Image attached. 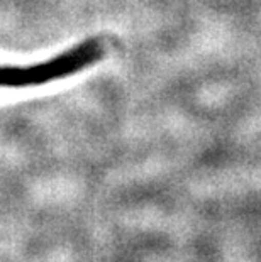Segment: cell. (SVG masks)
<instances>
[{
	"label": "cell",
	"instance_id": "6da1fadb",
	"mask_svg": "<svg viewBox=\"0 0 261 262\" xmlns=\"http://www.w3.org/2000/svg\"><path fill=\"white\" fill-rule=\"evenodd\" d=\"M104 56V46L98 39H87L76 46L66 49L51 59L29 66H0V86L24 88L37 86L63 80L78 71L95 64Z\"/></svg>",
	"mask_w": 261,
	"mask_h": 262
}]
</instances>
